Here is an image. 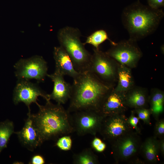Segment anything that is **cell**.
Returning a JSON list of instances; mask_svg holds the SVG:
<instances>
[{"label": "cell", "mask_w": 164, "mask_h": 164, "mask_svg": "<svg viewBox=\"0 0 164 164\" xmlns=\"http://www.w3.org/2000/svg\"><path fill=\"white\" fill-rule=\"evenodd\" d=\"M71 86L67 110L69 112L85 110L98 111L105 95L114 87L105 84L88 71L80 73L73 80Z\"/></svg>", "instance_id": "cell-1"}, {"label": "cell", "mask_w": 164, "mask_h": 164, "mask_svg": "<svg viewBox=\"0 0 164 164\" xmlns=\"http://www.w3.org/2000/svg\"><path fill=\"white\" fill-rule=\"evenodd\" d=\"M38 112L30 114L42 143L46 141L55 140L67 135L73 131L70 112L59 104L50 101L45 105L37 104Z\"/></svg>", "instance_id": "cell-2"}, {"label": "cell", "mask_w": 164, "mask_h": 164, "mask_svg": "<svg viewBox=\"0 0 164 164\" xmlns=\"http://www.w3.org/2000/svg\"><path fill=\"white\" fill-rule=\"evenodd\" d=\"M164 16L162 9L152 8L138 0L124 9L121 19L129 39L137 42L153 33Z\"/></svg>", "instance_id": "cell-3"}, {"label": "cell", "mask_w": 164, "mask_h": 164, "mask_svg": "<svg viewBox=\"0 0 164 164\" xmlns=\"http://www.w3.org/2000/svg\"><path fill=\"white\" fill-rule=\"evenodd\" d=\"M81 33L77 28L66 26L57 33V38L61 47L70 58L75 70L79 73L88 70L92 54L80 40Z\"/></svg>", "instance_id": "cell-4"}, {"label": "cell", "mask_w": 164, "mask_h": 164, "mask_svg": "<svg viewBox=\"0 0 164 164\" xmlns=\"http://www.w3.org/2000/svg\"><path fill=\"white\" fill-rule=\"evenodd\" d=\"M93 51L88 71L105 84L114 87L119 63L99 49L94 48Z\"/></svg>", "instance_id": "cell-5"}, {"label": "cell", "mask_w": 164, "mask_h": 164, "mask_svg": "<svg viewBox=\"0 0 164 164\" xmlns=\"http://www.w3.org/2000/svg\"><path fill=\"white\" fill-rule=\"evenodd\" d=\"M105 52L119 64L132 69L137 67L143 55L137 42L130 39L111 45Z\"/></svg>", "instance_id": "cell-6"}, {"label": "cell", "mask_w": 164, "mask_h": 164, "mask_svg": "<svg viewBox=\"0 0 164 164\" xmlns=\"http://www.w3.org/2000/svg\"><path fill=\"white\" fill-rule=\"evenodd\" d=\"M14 67L15 75L18 80L34 79L38 82H41L44 80L48 74L47 62L40 56L21 59Z\"/></svg>", "instance_id": "cell-7"}, {"label": "cell", "mask_w": 164, "mask_h": 164, "mask_svg": "<svg viewBox=\"0 0 164 164\" xmlns=\"http://www.w3.org/2000/svg\"><path fill=\"white\" fill-rule=\"evenodd\" d=\"M133 129L128 118L121 113L103 117L99 132L104 139L112 144L132 132Z\"/></svg>", "instance_id": "cell-8"}, {"label": "cell", "mask_w": 164, "mask_h": 164, "mask_svg": "<svg viewBox=\"0 0 164 164\" xmlns=\"http://www.w3.org/2000/svg\"><path fill=\"white\" fill-rule=\"evenodd\" d=\"M103 118L99 112L93 110L74 112L71 116L74 131L79 135H95L99 131Z\"/></svg>", "instance_id": "cell-9"}, {"label": "cell", "mask_w": 164, "mask_h": 164, "mask_svg": "<svg viewBox=\"0 0 164 164\" xmlns=\"http://www.w3.org/2000/svg\"><path fill=\"white\" fill-rule=\"evenodd\" d=\"M39 96L42 97L46 101H50L49 94L43 91L37 84L29 80H18L13 92V101L15 105L23 102L27 107L28 112L31 111L30 105L32 103L37 104Z\"/></svg>", "instance_id": "cell-10"}, {"label": "cell", "mask_w": 164, "mask_h": 164, "mask_svg": "<svg viewBox=\"0 0 164 164\" xmlns=\"http://www.w3.org/2000/svg\"><path fill=\"white\" fill-rule=\"evenodd\" d=\"M142 144L137 133L132 132L112 143V153L117 161H127L138 153Z\"/></svg>", "instance_id": "cell-11"}, {"label": "cell", "mask_w": 164, "mask_h": 164, "mask_svg": "<svg viewBox=\"0 0 164 164\" xmlns=\"http://www.w3.org/2000/svg\"><path fill=\"white\" fill-rule=\"evenodd\" d=\"M125 93L111 89L104 98L98 110L103 117L124 113L127 109L125 102Z\"/></svg>", "instance_id": "cell-12"}, {"label": "cell", "mask_w": 164, "mask_h": 164, "mask_svg": "<svg viewBox=\"0 0 164 164\" xmlns=\"http://www.w3.org/2000/svg\"><path fill=\"white\" fill-rule=\"evenodd\" d=\"M31 111L28 112V118L24 125L19 131L15 132L21 144L28 150L33 151L43 143L38 132L34 125L30 116Z\"/></svg>", "instance_id": "cell-13"}, {"label": "cell", "mask_w": 164, "mask_h": 164, "mask_svg": "<svg viewBox=\"0 0 164 164\" xmlns=\"http://www.w3.org/2000/svg\"><path fill=\"white\" fill-rule=\"evenodd\" d=\"M47 76L53 83V91L49 94L50 100L61 104L66 103L70 97L71 85L65 80L63 75L55 71L52 74H47Z\"/></svg>", "instance_id": "cell-14"}, {"label": "cell", "mask_w": 164, "mask_h": 164, "mask_svg": "<svg viewBox=\"0 0 164 164\" xmlns=\"http://www.w3.org/2000/svg\"><path fill=\"white\" fill-rule=\"evenodd\" d=\"M53 56L55 64V72L63 76H69L73 80L78 77L80 73L75 70L70 58L61 47H54Z\"/></svg>", "instance_id": "cell-15"}, {"label": "cell", "mask_w": 164, "mask_h": 164, "mask_svg": "<svg viewBox=\"0 0 164 164\" xmlns=\"http://www.w3.org/2000/svg\"><path fill=\"white\" fill-rule=\"evenodd\" d=\"M125 96L127 106L135 109L146 108L149 103V94L146 88L135 85L125 93Z\"/></svg>", "instance_id": "cell-16"}, {"label": "cell", "mask_w": 164, "mask_h": 164, "mask_svg": "<svg viewBox=\"0 0 164 164\" xmlns=\"http://www.w3.org/2000/svg\"><path fill=\"white\" fill-rule=\"evenodd\" d=\"M132 70L119 63L117 81L114 87L116 91L125 93L135 85Z\"/></svg>", "instance_id": "cell-17"}, {"label": "cell", "mask_w": 164, "mask_h": 164, "mask_svg": "<svg viewBox=\"0 0 164 164\" xmlns=\"http://www.w3.org/2000/svg\"><path fill=\"white\" fill-rule=\"evenodd\" d=\"M160 151L159 142L154 137L147 139L142 143L140 150L146 160L150 163L158 160Z\"/></svg>", "instance_id": "cell-18"}, {"label": "cell", "mask_w": 164, "mask_h": 164, "mask_svg": "<svg viewBox=\"0 0 164 164\" xmlns=\"http://www.w3.org/2000/svg\"><path fill=\"white\" fill-rule=\"evenodd\" d=\"M164 103L163 91L157 88L152 89L149 94V98L151 112L155 114H158L162 112Z\"/></svg>", "instance_id": "cell-19"}, {"label": "cell", "mask_w": 164, "mask_h": 164, "mask_svg": "<svg viewBox=\"0 0 164 164\" xmlns=\"http://www.w3.org/2000/svg\"><path fill=\"white\" fill-rule=\"evenodd\" d=\"M13 122L8 119L0 122V154L7 147L10 138L15 133Z\"/></svg>", "instance_id": "cell-20"}, {"label": "cell", "mask_w": 164, "mask_h": 164, "mask_svg": "<svg viewBox=\"0 0 164 164\" xmlns=\"http://www.w3.org/2000/svg\"><path fill=\"white\" fill-rule=\"evenodd\" d=\"M73 162L75 164H96L98 161L97 156L92 149L86 148L73 155Z\"/></svg>", "instance_id": "cell-21"}, {"label": "cell", "mask_w": 164, "mask_h": 164, "mask_svg": "<svg viewBox=\"0 0 164 164\" xmlns=\"http://www.w3.org/2000/svg\"><path fill=\"white\" fill-rule=\"evenodd\" d=\"M106 40L109 41L111 45L115 42L110 39L107 32L103 29L96 30L87 38L85 42L83 43L84 45L90 44L93 46L94 48L99 49V46Z\"/></svg>", "instance_id": "cell-22"}, {"label": "cell", "mask_w": 164, "mask_h": 164, "mask_svg": "<svg viewBox=\"0 0 164 164\" xmlns=\"http://www.w3.org/2000/svg\"><path fill=\"white\" fill-rule=\"evenodd\" d=\"M72 140L70 136L67 135L62 136L57 139L56 145L60 149L67 151L70 150L72 146Z\"/></svg>", "instance_id": "cell-23"}, {"label": "cell", "mask_w": 164, "mask_h": 164, "mask_svg": "<svg viewBox=\"0 0 164 164\" xmlns=\"http://www.w3.org/2000/svg\"><path fill=\"white\" fill-rule=\"evenodd\" d=\"M135 111L139 119H141L147 123H149L151 113L150 109L146 108H142L135 109Z\"/></svg>", "instance_id": "cell-24"}, {"label": "cell", "mask_w": 164, "mask_h": 164, "mask_svg": "<svg viewBox=\"0 0 164 164\" xmlns=\"http://www.w3.org/2000/svg\"><path fill=\"white\" fill-rule=\"evenodd\" d=\"M148 5L155 9H161L164 6V0H147Z\"/></svg>", "instance_id": "cell-25"}, {"label": "cell", "mask_w": 164, "mask_h": 164, "mask_svg": "<svg viewBox=\"0 0 164 164\" xmlns=\"http://www.w3.org/2000/svg\"><path fill=\"white\" fill-rule=\"evenodd\" d=\"M155 132L158 136H163L164 134V121L163 120L158 121L156 124Z\"/></svg>", "instance_id": "cell-26"}, {"label": "cell", "mask_w": 164, "mask_h": 164, "mask_svg": "<svg viewBox=\"0 0 164 164\" xmlns=\"http://www.w3.org/2000/svg\"><path fill=\"white\" fill-rule=\"evenodd\" d=\"M139 120V118L135 116L133 112H132V115L128 118V121L130 125L137 132L138 131V130L137 128V125L138 122Z\"/></svg>", "instance_id": "cell-27"}, {"label": "cell", "mask_w": 164, "mask_h": 164, "mask_svg": "<svg viewBox=\"0 0 164 164\" xmlns=\"http://www.w3.org/2000/svg\"><path fill=\"white\" fill-rule=\"evenodd\" d=\"M45 162L43 157L39 155H34L32 158L29 163L30 164H43Z\"/></svg>", "instance_id": "cell-28"}, {"label": "cell", "mask_w": 164, "mask_h": 164, "mask_svg": "<svg viewBox=\"0 0 164 164\" xmlns=\"http://www.w3.org/2000/svg\"><path fill=\"white\" fill-rule=\"evenodd\" d=\"M102 142L101 140L97 137L94 138L91 142V146L95 150L98 147Z\"/></svg>", "instance_id": "cell-29"}, {"label": "cell", "mask_w": 164, "mask_h": 164, "mask_svg": "<svg viewBox=\"0 0 164 164\" xmlns=\"http://www.w3.org/2000/svg\"><path fill=\"white\" fill-rule=\"evenodd\" d=\"M106 147V144L102 142L100 145L95 150L99 152H102L105 150Z\"/></svg>", "instance_id": "cell-30"}, {"label": "cell", "mask_w": 164, "mask_h": 164, "mask_svg": "<svg viewBox=\"0 0 164 164\" xmlns=\"http://www.w3.org/2000/svg\"><path fill=\"white\" fill-rule=\"evenodd\" d=\"M164 141L163 140L159 142V147H160V150L162 154H164Z\"/></svg>", "instance_id": "cell-31"}, {"label": "cell", "mask_w": 164, "mask_h": 164, "mask_svg": "<svg viewBox=\"0 0 164 164\" xmlns=\"http://www.w3.org/2000/svg\"><path fill=\"white\" fill-rule=\"evenodd\" d=\"M161 50L162 53H164V45H162L161 47Z\"/></svg>", "instance_id": "cell-32"}]
</instances>
